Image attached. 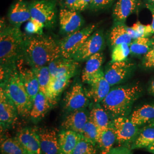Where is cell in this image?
Wrapping results in <instances>:
<instances>
[{"instance_id":"obj_1","label":"cell","mask_w":154,"mask_h":154,"mask_svg":"<svg viewBox=\"0 0 154 154\" xmlns=\"http://www.w3.org/2000/svg\"><path fill=\"white\" fill-rule=\"evenodd\" d=\"M61 57L59 42L51 35L24 36L23 61L31 67L47 66Z\"/></svg>"},{"instance_id":"obj_2","label":"cell","mask_w":154,"mask_h":154,"mask_svg":"<svg viewBox=\"0 0 154 154\" xmlns=\"http://www.w3.org/2000/svg\"><path fill=\"white\" fill-rule=\"evenodd\" d=\"M24 36L20 28L8 25L4 18L1 20L0 64L1 69L17 66L23 60Z\"/></svg>"},{"instance_id":"obj_3","label":"cell","mask_w":154,"mask_h":154,"mask_svg":"<svg viewBox=\"0 0 154 154\" xmlns=\"http://www.w3.org/2000/svg\"><path fill=\"white\" fill-rule=\"evenodd\" d=\"M1 88L16 106L18 114L30 116L33 103L22 82L17 66L1 69Z\"/></svg>"},{"instance_id":"obj_4","label":"cell","mask_w":154,"mask_h":154,"mask_svg":"<svg viewBox=\"0 0 154 154\" xmlns=\"http://www.w3.org/2000/svg\"><path fill=\"white\" fill-rule=\"evenodd\" d=\"M140 91L141 88L138 85L116 87L111 89L100 104L113 119L126 116Z\"/></svg>"},{"instance_id":"obj_5","label":"cell","mask_w":154,"mask_h":154,"mask_svg":"<svg viewBox=\"0 0 154 154\" xmlns=\"http://www.w3.org/2000/svg\"><path fill=\"white\" fill-rule=\"evenodd\" d=\"M29 6L31 18L41 23L44 28L54 26L57 14L56 0H33Z\"/></svg>"},{"instance_id":"obj_6","label":"cell","mask_w":154,"mask_h":154,"mask_svg":"<svg viewBox=\"0 0 154 154\" xmlns=\"http://www.w3.org/2000/svg\"><path fill=\"white\" fill-rule=\"evenodd\" d=\"M96 27L95 24H92L65 36L59 42L61 57L72 59L86 39L94 32Z\"/></svg>"},{"instance_id":"obj_7","label":"cell","mask_w":154,"mask_h":154,"mask_svg":"<svg viewBox=\"0 0 154 154\" xmlns=\"http://www.w3.org/2000/svg\"><path fill=\"white\" fill-rule=\"evenodd\" d=\"M85 83L89 85L90 88L86 93L94 103H100L111 90V86L106 80L105 73L101 69L89 77Z\"/></svg>"},{"instance_id":"obj_8","label":"cell","mask_w":154,"mask_h":154,"mask_svg":"<svg viewBox=\"0 0 154 154\" xmlns=\"http://www.w3.org/2000/svg\"><path fill=\"white\" fill-rule=\"evenodd\" d=\"M111 125L116 134V141L120 144L132 143L139 132L138 126L126 116L113 119Z\"/></svg>"},{"instance_id":"obj_9","label":"cell","mask_w":154,"mask_h":154,"mask_svg":"<svg viewBox=\"0 0 154 154\" xmlns=\"http://www.w3.org/2000/svg\"><path fill=\"white\" fill-rule=\"evenodd\" d=\"M86 91L79 82L74 83L66 93L63 100L64 109L69 112L75 110L86 109L90 105Z\"/></svg>"},{"instance_id":"obj_10","label":"cell","mask_w":154,"mask_h":154,"mask_svg":"<svg viewBox=\"0 0 154 154\" xmlns=\"http://www.w3.org/2000/svg\"><path fill=\"white\" fill-rule=\"evenodd\" d=\"M104 44L105 39L102 31L94 32L77 51L72 59L79 62L86 61L91 56L101 52Z\"/></svg>"},{"instance_id":"obj_11","label":"cell","mask_w":154,"mask_h":154,"mask_svg":"<svg viewBox=\"0 0 154 154\" xmlns=\"http://www.w3.org/2000/svg\"><path fill=\"white\" fill-rule=\"evenodd\" d=\"M61 34L66 36L82 28L84 20L79 11L62 7L59 13Z\"/></svg>"},{"instance_id":"obj_12","label":"cell","mask_w":154,"mask_h":154,"mask_svg":"<svg viewBox=\"0 0 154 154\" xmlns=\"http://www.w3.org/2000/svg\"><path fill=\"white\" fill-rule=\"evenodd\" d=\"M51 79L67 77L72 78L80 72V62L61 57L48 65Z\"/></svg>"},{"instance_id":"obj_13","label":"cell","mask_w":154,"mask_h":154,"mask_svg":"<svg viewBox=\"0 0 154 154\" xmlns=\"http://www.w3.org/2000/svg\"><path fill=\"white\" fill-rule=\"evenodd\" d=\"M18 114L16 106L0 88V123L1 130L13 126Z\"/></svg>"},{"instance_id":"obj_14","label":"cell","mask_w":154,"mask_h":154,"mask_svg":"<svg viewBox=\"0 0 154 154\" xmlns=\"http://www.w3.org/2000/svg\"><path fill=\"white\" fill-rule=\"evenodd\" d=\"M133 67V63L127 60L111 62L104 72L105 78L111 86L119 84L129 75Z\"/></svg>"},{"instance_id":"obj_15","label":"cell","mask_w":154,"mask_h":154,"mask_svg":"<svg viewBox=\"0 0 154 154\" xmlns=\"http://www.w3.org/2000/svg\"><path fill=\"white\" fill-rule=\"evenodd\" d=\"M8 18L11 26L20 28L23 23L31 19L29 3L25 0H17L9 10Z\"/></svg>"},{"instance_id":"obj_16","label":"cell","mask_w":154,"mask_h":154,"mask_svg":"<svg viewBox=\"0 0 154 154\" xmlns=\"http://www.w3.org/2000/svg\"><path fill=\"white\" fill-rule=\"evenodd\" d=\"M16 138L27 154H42L38 133L34 129L23 128L18 132Z\"/></svg>"},{"instance_id":"obj_17","label":"cell","mask_w":154,"mask_h":154,"mask_svg":"<svg viewBox=\"0 0 154 154\" xmlns=\"http://www.w3.org/2000/svg\"><path fill=\"white\" fill-rule=\"evenodd\" d=\"M89 112L86 109L70 112L64 119L62 126L66 130H71L79 134L88 121Z\"/></svg>"},{"instance_id":"obj_18","label":"cell","mask_w":154,"mask_h":154,"mask_svg":"<svg viewBox=\"0 0 154 154\" xmlns=\"http://www.w3.org/2000/svg\"><path fill=\"white\" fill-rule=\"evenodd\" d=\"M17 67L22 82L28 94L31 102L33 103L34 99L40 91L39 84L37 77L32 69L22 66L21 61L17 64Z\"/></svg>"},{"instance_id":"obj_19","label":"cell","mask_w":154,"mask_h":154,"mask_svg":"<svg viewBox=\"0 0 154 154\" xmlns=\"http://www.w3.org/2000/svg\"><path fill=\"white\" fill-rule=\"evenodd\" d=\"M139 5V0H118L114 6L112 17L115 23H125L127 18Z\"/></svg>"},{"instance_id":"obj_20","label":"cell","mask_w":154,"mask_h":154,"mask_svg":"<svg viewBox=\"0 0 154 154\" xmlns=\"http://www.w3.org/2000/svg\"><path fill=\"white\" fill-rule=\"evenodd\" d=\"M42 152L44 154H60L58 135L54 130H44L39 132Z\"/></svg>"},{"instance_id":"obj_21","label":"cell","mask_w":154,"mask_h":154,"mask_svg":"<svg viewBox=\"0 0 154 154\" xmlns=\"http://www.w3.org/2000/svg\"><path fill=\"white\" fill-rule=\"evenodd\" d=\"M70 79L67 77H62L51 79L46 88L45 95L52 107L57 103L61 93L70 82Z\"/></svg>"},{"instance_id":"obj_22","label":"cell","mask_w":154,"mask_h":154,"mask_svg":"<svg viewBox=\"0 0 154 154\" xmlns=\"http://www.w3.org/2000/svg\"><path fill=\"white\" fill-rule=\"evenodd\" d=\"M81 138V134L71 130L62 131L58 135L60 154H72Z\"/></svg>"},{"instance_id":"obj_23","label":"cell","mask_w":154,"mask_h":154,"mask_svg":"<svg viewBox=\"0 0 154 154\" xmlns=\"http://www.w3.org/2000/svg\"><path fill=\"white\" fill-rule=\"evenodd\" d=\"M51 107L45 94L39 91L34 99L29 116L33 120H39L44 117Z\"/></svg>"},{"instance_id":"obj_24","label":"cell","mask_w":154,"mask_h":154,"mask_svg":"<svg viewBox=\"0 0 154 154\" xmlns=\"http://www.w3.org/2000/svg\"><path fill=\"white\" fill-rule=\"evenodd\" d=\"M88 119L98 127L99 132L109 126L110 116L100 103H94L89 111Z\"/></svg>"},{"instance_id":"obj_25","label":"cell","mask_w":154,"mask_h":154,"mask_svg":"<svg viewBox=\"0 0 154 154\" xmlns=\"http://www.w3.org/2000/svg\"><path fill=\"white\" fill-rule=\"evenodd\" d=\"M132 40L127 32V26L125 23H115L109 34V42L112 48L117 45L121 44L130 45Z\"/></svg>"},{"instance_id":"obj_26","label":"cell","mask_w":154,"mask_h":154,"mask_svg":"<svg viewBox=\"0 0 154 154\" xmlns=\"http://www.w3.org/2000/svg\"><path fill=\"white\" fill-rule=\"evenodd\" d=\"M116 141V134L111 125L106 128L103 131L99 132L97 140L100 154H107L111 149L114 143Z\"/></svg>"},{"instance_id":"obj_27","label":"cell","mask_w":154,"mask_h":154,"mask_svg":"<svg viewBox=\"0 0 154 154\" xmlns=\"http://www.w3.org/2000/svg\"><path fill=\"white\" fill-rule=\"evenodd\" d=\"M103 61L104 55L101 52L91 56L87 60L82 73L83 82L85 83L89 77L101 69L100 67L103 63Z\"/></svg>"},{"instance_id":"obj_28","label":"cell","mask_w":154,"mask_h":154,"mask_svg":"<svg viewBox=\"0 0 154 154\" xmlns=\"http://www.w3.org/2000/svg\"><path fill=\"white\" fill-rule=\"evenodd\" d=\"M154 142V127L147 126L139 131L130 149H147Z\"/></svg>"},{"instance_id":"obj_29","label":"cell","mask_w":154,"mask_h":154,"mask_svg":"<svg viewBox=\"0 0 154 154\" xmlns=\"http://www.w3.org/2000/svg\"><path fill=\"white\" fill-rule=\"evenodd\" d=\"M154 119V105H144L133 112L130 119L137 126L149 123Z\"/></svg>"},{"instance_id":"obj_30","label":"cell","mask_w":154,"mask_h":154,"mask_svg":"<svg viewBox=\"0 0 154 154\" xmlns=\"http://www.w3.org/2000/svg\"><path fill=\"white\" fill-rule=\"evenodd\" d=\"M2 154H27L16 137L6 138L1 143Z\"/></svg>"},{"instance_id":"obj_31","label":"cell","mask_w":154,"mask_h":154,"mask_svg":"<svg viewBox=\"0 0 154 154\" xmlns=\"http://www.w3.org/2000/svg\"><path fill=\"white\" fill-rule=\"evenodd\" d=\"M152 41L149 37H140L134 39L130 44L131 53L135 55H145L151 48Z\"/></svg>"},{"instance_id":"obj_32","label":"cell","mask_w":154,"mask_h":154,"mask_svg":"<svg viewBox=\"0 0 154 154\" xmlns=\"http://www.w3.org/2000/svg\"><path fill=\"white\" fill-rule=\"evenodd\" d=\"M37 77L40 91L45 94L46 88L51 79V74L48 65L38 67H31Z\"/></svg>"},{"instance_id":"obj_33","label":"cell","mask_w":154,"mask_h":154,"mask_svg":"<svg viewBox=\"0 0 154 154\" xmlns=\"http://www.w3.org/2000/svg\"><path fill=\"white\" fill-rule=\"evenodd\" d=\"M99 131L98 127L93 122L88 119V121L83 127L81 135L82 138L95 146L99 136Z\"/></svg>"},{"instance_id":"obj_34","label":"cell","mask_w":154,"mask_h":154,"mask_svg":"<svg viewBox=\"0 0 154 154\" xmlns=\"http://www.w3.org/2000/svg\"><path fill=\"white\" fill-rule=\"evenodd\" d=\"M130 53V45L127 44L117 45L112 48L111 62L126 60Z\"/></svg>"},{"instance_id":"obj_35","label":"cell","mask_w":154,"mask_h":154,"mask_svg":"<svg viewBox=\"0 0 154 154\" xmlns=\"http://www.w3.org/2000/svg\"><path fill=\"white\" fill-rule=\"evenodd\" d=\"M72 154H97L95 146L81 137Z\"/></svg>"},{"instance_id":"obj_36","label":"cell","mask_w":154,"mask_h":154,"mask_svg":"<svg viewBox=\"0 0 154 154\" xmlns=\"http://www.w3.org/2000/svg\"><path fill=\"white\" fill-rule=\"evenodd\" d=\"M44 26L40 22L31 18L26 23L25 30L28 35L43 34Z\"/></svg>"},{"instance_id":"obj_37","label":"cell","mask_w":154,"mask_h":154,"mask_svg":"<svg viewBox=\"0 0 154 154\" xmlns=\"http://www.w3.org/2000/svg\"><path fill=\"white\" fill-rule=\"evenodd\" d=\"M131 28L135 31L137 37H148L149 35L154 34L151 25H144L140 22H137L134 24Z\"/></svg>"},{"instance_id":"obj_38","label":"cell","mask_w":154,"mask_h":154,"mask_svg":"<svg viewBox=\"0 0 154 154\" xmlns=\"http://www.w3.org/2000/svg\"><path fill=\"white\" fill-rule=\"evenodd\" d=\"M143 66L146 68L154 67V41L149 51L144 55L143 60Z\"/></svg>"},{"instance_id":"obj_39","label":"cell","mask_w":154,"mask_h":154,"mask_svg":"<svg viewBox=\"0 0 154 154\" xmlns=\"http://www.w3.org/2000/svg\"><path fill=\"white\" fill-rule=\"evenodd\" d=\"M114 0H93L89 9L94 11L103 9L110 5Z\"/></svg>"},{"instance_id":"obj_40","label":"cell","mask_w":154,"mask_h":154,"mask_svg":"<svg viewBox=\"0 0 154 154\" xmlns=\"http://www.w3.org/2000/svg\"><path fill=\"white\" fill-rule=\"evenodd\" d=\"M79 1L80 0H64L62 7L77 11Z\"/></svg>"},{"instance_id":"obj_41","label":"cell","mask_w":154,"mask_h":154,"mask_svg":"<svg viewBox=\"0 0 154 154\" xmlns=\"http://www.w3.org/2000/svg\"><path fill=\"white\" fill-rule=\"evenodd\" d=\"M107 154H132V152L131 149L125 146H119L111 149Z\"/></svg>"},{"instance_id":"obj_42","label":"cell","mask_w":154,"mask_h":154,"mask_svg":"<svg viewBox=\"0 0 154 154\" xmlns=\"http://www.w3.org/2000/svg\"><path fill=\"white\" fill-rule=\"evenodd\" d=\"M93 0H80L77 11H83L89 8Z\"/></svg>"},{"instance_id":"obj_43","label":"cell","mask_w":154,"mask_h":154,"mask_svg":"<svg viewBox=\"0 0 154 154\" xmlns=\"http://www.w3.org/2000/svg\"><path fill=\"white\" fill-rule=\"evenodd\" d=\"M147 8L149 9V11L151 12V15H152V23L151 24L152 28V30L154 33V6L149 5V4H147Z\"/></svg>"},{"instance_id":"obj_44","label":"cell","mask_w":154,"mask_h":154,"mask_svg":"<svg viewBox=\"0 0 154 154\" xmlns=\"http://www.w3.org/2000/svg\"><path fill=\"white\" fill-rule=\"evenodd\" d=\"M146 149L149 152L154 154V142Z\"/></svg>"},{"instance_id":"obj_45","label":"cell","mask_w":154,"mask_h":154,"mask_svg":"<svg viewBox=\"0 0 154 154\" xmlns=\"http://www.w3.org/2000/svg\"><path fill=\"white\" fill-rule=\"evenodd\" d=\"M149 90H150V91L153 94H154V80L152 82L151 84Z\"/></svg>"},{"instance_id":"obj_46","label":"cell","mask_w":154,"mask_h":154,"mask_svg":"<svg viewBox=\"0 0 154 154\" xmlns=\"http://www.w3.org/2000/svg\"><path fill=\"white\" fill-rule=\"evenodd\" d=\"M149 126H150L154 127V119L153 120H152L151 121L149 122Z\"/></svg>"},{"instance_id":"obj_47","label":"cell","mask_w":154,"mask_h":154,"mask_svg":"<svg viewBox=\"0 0 154 154\" xmlns=\"http://www.w3.org/2000/svg\"><path fill=\"white\" fill-rule=\"evenodd\" d=\"M149 2V4L154 6V0H147Z\"/></svg>"},{"instance_id":"obj_48","label":"cell","mask_w":154,"mask_h":154,"mask_svg":"<svg viewBox=\"0 0 154 154\" xmlns=\"http://www.w3.org/2000/svg\"><path fill=\"white\" fill-rule=\"evenodd\" d=\"M60 1H62V2H63L64 0H60Z\"/></svg>"}]
</instances>
